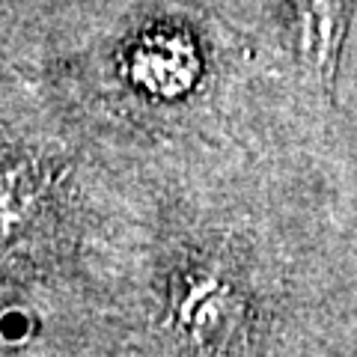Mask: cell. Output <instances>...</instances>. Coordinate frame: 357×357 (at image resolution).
Here are the masks:
<instances>
[{
  "mask_svg": "<svg viewBox=\"0 0 357 357\" xmlns=\"http://www.w3.org/2000/svg\"><path fill=\"white\" fill-rule=\"evenodd\" d=\"M349 18L351 0H295L298 54L325 86L337 72Z\"/></svg>",
  "mask_w": 357,
  "mask_h": 357,
  "instance_id": "obj_2",
  "label": "cell"
},
{
  "mask_svg": "<svg viewBox=\"0 0 357 357\" xmlns=\"http://www.w3.org/2000/svg\"><path fill=\"white\" fill-rule=\"evenodd\" d=\"M57 197V170L39 152L0 149V256L42 229Z\"/></svg>",
  "mask_w": 357,
  "mask_h": 357,
  "instance_id": "obj_1",
  "label": "cell"
}]
</instances>
